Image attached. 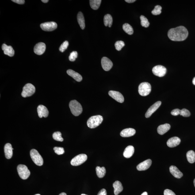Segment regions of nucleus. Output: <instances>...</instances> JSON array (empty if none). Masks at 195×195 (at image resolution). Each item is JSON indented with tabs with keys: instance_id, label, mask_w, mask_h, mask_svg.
I'll return each instance as SVG.
<instances>
[{
	"instance_id": "nucleus-1",
	"label": "nucleus",
	"mask_w": 195,
	"mask_h": 195,
	"mask_svg": "<svg viewBox=\"0 0 195 195\" xmlns=\"http://www.w3.org/2000/svg\"><path fill=\"white\" fill-rule=\"evenodd\" d=\"M168 36L170 40L174 41H182L186 40L188 32L185 27L180 26L172 28L168 31Z\"/></svg>"
},
{
	"instance_id": "nucleus-2",
	"label": "nucleus",
	"mask_w": 195,
	"mask_h": 195,
	"mask_svg": "<svg viewBox=\"0 0 195 195\" xmlns=\"http://www.w3.org/2000/svg\"><path fill=\"white\" fill-rule=\"evenodd\" d=\"M70 111L75 116H78L82 112V108L80 104L75 100H72L69 103Z\"/></svg>"
},
{
	"instance_id": "nucleus-3",
	"label": "nucleus",
	"mask_w": 195,
	"mask_h": 195,
	"mask_svg": "<svg viewBox=\"0 0 195 195\" xmlns=\"http://www.w3.org/2000/svg\"><path fill=\"white\" fill-rule=\"evenodd\" d=\"M103 121V117L100 115L92 116L88 120L87 124L89 128L93 129L98 127Z\"/></svg>"
},
{
	"instance_id": "nucleus-4",
	"label": "nucleus",
	"mask_w": 195,
	"mask_h": 195,
	"mask_svg": "<svg viewBox=\"0 0 195 195\" xmlns=\"http://www.w3.org/2000/svg\"><path fill=\"white\" fill-rule=\"evenodd\" d=\"M151 87L150 84L147 82L141 83L139 86V93L141 96H146L149 94L151 92Z\"/></svg>"
},
{
	"instance_id": "nucleus-5",
	"label": "nucleus",
	"mask_w": 195,
	"mask_h": 195,
	"mask_svg": "<svg viewBox=\"0 0 195 195\" xmlns=\"http://www.w3.org/2000/svg\"><path fill=\"white\" fill-rule=\"evenodd\" d=\"M30 155L32 161L35 164L38 166H41L43 164V158L37 150L34 149L31 150Z\"/></svg>"
},
{
	"instance_id": "nucleus-6",
	"label": "nucleus",
	"mask_w": 195,
	"mask_h": 195,
	"mask_svg": "<svg viewBox=\"0 0 195 195\" xmlns=\"http://www.w3.org/2000/svg\"><path fill=\"white\" fill-rule=\"evenodd\" d=\"M36 88L32 84L28 83L26 84L23 88L21 96L23 97L26 98L30 97L35 93Z\"/></svg>"
},
{
	"instance_id": "nucleus-7",
	"label": "nucleus",
	"mask_w": 195,
	"mask_h": 195,
	"mask_svg": "<svg viewBox=\"0 0 195 195\" xmlns=\"http://www.w3.org/2000/svg\"><path fill=\"white\" fill-rule=\"evenodd\" d=\"M19 176L23 180H26L30 175L31 172L25 165L19 164L17 167Z\"/></svg>"
},
{
	"instance_id": "nucleus-8",
	"label": "nucleus",
	"mask_w": 195,
	"mask_h": 195,
	"mask_svg": "<svg viewBox=\"0 0 195 195\" xmlns=\"http://www.w3.org/2000/svg\"><path fill=\"white\" fill-rule=\"evenodd\" d=\"M87 158V156L86 154H79L73 158L70 162V163L73 166H79L86 162Z\"/></svg>"
},
{
	"instance_id": "nucleus-9",
	"label": "nucleus",
	"mask_w": 195,
	"mask_h": 195,
	"mask_svg": "<svg viewBox=\"0 0 195 195\" xmlns=\"http://www.w3.org/2000/svg\"><path fill=\"white\" fill-rule=\"evenodd\" d=\"M57 24L55 22H48L43 23L40 25V27L43 31L51 32L55 30L57 28Z\"/></svg>"
},
{
	"instance_id": "nucleus-10",
	"label": "nucleus",
	"mask_w": 195,
	"mask_h": 195,
	"mask_svg": "<svg viewBox=\"0 0 195 195\" xmlns=\"http://www.w3.org/2000/svg\"><path fill=\"white\" fill-rule=\"evenodd\" d=\"M152 72L154 75L159 77H163L166 72V69L164 66L158 65L153 68Z\"/></svg>"
},
{
	"instance_id": "nucleus-11",
	"label": "nucleus",
	"mask_w": 195,
	"mask_h": 195,
	"mask_svg": "<svg viewBox=\"0 0 195 195\" xmlns=\"http://www.w3.org/2000/svg\"><path fill=\"white\" fill-rule=\"evenodd\" d=\"M101 65L103 69L105 71H108L112 68L113 63L108 58L103 57L101 60Z\"/></svg>"
},
{
	"instance_id": "nucleus-12",
	"label": "nucleus",
	"mask_w": 195,
	"mask_h": 195,
	"mask_svg": "<svg viewBox=\"0 0 195 195\" xmlns=\"http://www.w3.org/2000/svg\"><path fill=\"white\" fill-rule=\"evenodd\" d=\"M108 94L117 102L122 103L124 101V97L120 92L111 90L108 92Z\"/></svg>"
},
{
	"instance_id": "nucleus-13",
	"label": "nucleus",
	"mask_w": 195,
	"mask_h": 195,
	"mask_svg": "<svg viewBox=\"0 0 195 195\" xmlns=\"http://www.w3.org/2000/svg\"><path fill=\"white\" fill-rule=\"evenodd\" d=\"M46 46L45 43L40 42L37 43L35 46L34 51L35 54L38 55H41L45 52Z\"/></svg>"
},
{
	"instance_id": "nucleus-14",
	"label": "nucleus",
	"mask_w": 195,
	"mask_h": 195,
	"mask_svg": "<svg viewBox=\"0 0 195 195\" xmlns=\"http://www.w3.org/2000/svg\"><path fill=\"white\" fill-rule=\"evenodd\" d=\"M161 103H162V102L161 101H158L150 107L146 112L145 117L147 118L150 117L153 113H154L159 107L161 106Z\"/></svg>"
},
{
	"instance_id": "nucleus-15",
	"label": "nucleus",
	"mask_w": 195,
	"mask_h": 195,
	"mask_svg": "<svg viewBox=\"0 0 195 195\" xmlns=\"http://www.w3.org/2000/svg\"><path fill=\"white\" fill-rule=\"evenodd\" d=\"M152 164L151 159H148L141 162L137 166V169L139 171H143L147 170L150 167Z\"/></svg>"
},
{
	"instance_id": "nucleus-16",
	"label": "nucleus",
	"mask_w": 195,
	"mask_h": 195,
	"mask_svg": "<svg viewBox=\"0 0 195 195\" xmlns=\"http://www.w3.org/2000/svg\"><path fill=\"white\" fill-rule=\"evenodd\" d=\"M38 115L40 118L47 117L48 115V111L45 106L42 105H39L37 107Z\"/></svg>"
},
{
	"instance_id": "nucleus-17",
	"label": "nucleus",
	"mask_w": 195,
	"mask_h": 195,
	"mask_svg": "<svg viewBox=\"0 0 195 195\" xmlns=\"http://www.w3.org/2000/svg\"><path fill=\"white\" fill-rule=\"evenodd\" d=\"M11 145L9 143H6L4 147L5 158L7 159H10L13 155V150Z\"/></svg>"
},
{
	"instance_id": "nucleus-18",
	"label": "nucleus",
	"mask_w": 195,
	"mask_h": 195,
	"mask_svg": "<svg viewBox=\"0 0 195 195\" xmlns=\"http://www.w3.org/2000/svg\"><path fill=\"white\" fill-rule=\"evenodd\" d=\"M181 139L177 137H172L167 141L166 144L170 147H176L180 144Z\"/></svg>"
},
{
	"instance_id": "nucleus-19",
	"label": "nucleus",
	"mask_w": 195,
	"mask_h": 195,
	"mask_svg": "<svg viewBox=\"0 0 195 195\" xmlns=\"http://www.w3.org/2000/svg\"><path fill=\"white\" fill-rule=\"evenodd\" d=\"M136 132L135 130L133 128H128L123 129L120 132V135L123 137H128L133 136Z\"/></svg>"
},
{
	"instance_id": "nucleus-20",
	"label": "nucleus",
	"mask_w": 195,
	"mask_h": 195,
	"mask_svg": "<svg viewBox=\"0 0 195 195\" xmlns=\"http://www.w3.org/2000/svg\"><path fill=\"white\" fill-rule=\"evenodd\" d=\"M2 49L5 55L10 57L14 56L15 51L11 46H9L6 44H3L2 46Z\"/></svg>"
},
{
	"instance_id": "nucleus-21",
	"label": "nucleus",
	"mask_w": 195,
	"mask_h": 195,
	"mask_svg": "<svg viewBox=\"0 0 195 195\" xmlns=\"http://www.w3.org/2000/svg\"><path fill=\"white\" fill-rule=\"evenodd\" d=\"M170 173L176 178H180L183 176V173L178 170L176 166H171L170 167Z\"/></svg>"
},
{
	"instance_id": "nucleus-22",
	"label": "nucleus",
	"mask_w": 195,
	"mask_h": 195,
	"mask_svg": "<svg viewBox=\"0 0 195 195\" xmlns=\"http://www.w3.org/2000/svg\"><path fill=\"white\" fill-rule=\"evenodd\" d=\"M170 125L168 124L161 125L157 128V132L160 135H163L170 129Z\"/></svg>"
},
{
	"instance_id": "nucleus-23",
	"label": "nucleus",
	"mask_w": 195,
	"mask_h": 195,
	"mask_svg": "<svg viewBox=\"0 0 195 195\" xmlns=\"http://www.w3.org/2000/svg\"><path fill=\"white\" fill-rule=\"evenodd\" d=\"M67 72L68 75L72 77L76 81H78V82H80L82 80V76L74 70H67Z\"/></svg>"
},
{
	"instance_id": "nucleus-24",
	"label": "nucleus",
	"mask_w": 195,
	"mask_h": 195,
	"mask_svg": "<svg viewBox=\"0 0 195 195\" xmlns=\"http://www.w3.org/2000/svg\"><path fill=\"white\" fill-rule=\"evenodd\" d=\"M113 186L114 188V193L115 195H118L122 191L123 187L121 182L118 181H116L113 183Z\"/></svg>"
},
{
	"instance_id": "nucleus-25",
	"label": "nucleus",
	"mask_w": 195,
	"mask_h": 195,
	"mask_svg": "<svg viewBox=\"0 0 195 195\" xmlns=\"http://www.w3.org/2000/svg\"><path fill=\"white\" fill-rule=\"evenodd\" d=\"M135 152V149L133 146H129L124 150L123 155L127 158H129L132 156Z\"/></svg>"
},
{
	"instance_id": "nucleus-26",
	"label": "nucleus",
	"mask_w": 195,
	"mask_h": 195,
	"mask_svg": "<svg viewBox=\"0 0 195 195\" xmlns=\"http://www.w3.org/2000/svg\"><path fill=\"white\" fill-rule=\"evenodd\" d=\"M77 19L78 24L80 27L81 29L83 30L85 27V20L83 13L82 12H80L77 16Z\"/></svg>"
},
{
	"instance_id": "nucleus-27",
	"label": "nucleus",
	"mask_w": 195,
	"mask_h": 195,
	"mask_svg": "<svg viewBox=\"0 0 195 195\" xmlns=\"http://www.w3.org/2000/svg\"><path fill=\"white\" fill-rule=\"evenodd\" d=\"M96 173L98 177L99 178H102L105 176L106 173V170L105 167H101L97 166L96 168Z\"/></svg>"
},
{
	"instance_id": "nucleus-28",
	"label": "nucleus",
	"mask_w": 195,
	"mask_h": 195,
	"mask_svg": "<svg viewBox=\"0 0 195 195\" xmlns=\"http://www.w3.org/2000/svg\"><path fill=\"white\" fill-rule=\"evenodd\" d=\"M112 22H113V19H112V16L110 14H106L104 16V23L105 27L108 26L109 27H111Z\"/></svg>"
},
{
	"instance_id": "nucleus-29",
	"label": "nucleus",
	"mask_w": 195,
	"mask_h": 195,
	"mask_svg": "<svg viewBox=\"0 0 195 195\" xmlns=\"http://www.w3.org/2000/svg\"><path fill=\"white\" fill-rule=\"evenodd\" d=\"M187 160L190 163H193L195 162V153L193 150H190L186 153Z\"/></svg>"
},
{
	"instance_id": "nucleus-30",
	"label": "nucleus",
	"mask_w": 195,
	"mask_h": 195,
	"mask_svg": "<svg viewBox=\"0 0 195 195\" xmlns=\"http://www.w3.org/2000/svg\"><path fill=\"white\" fill-rule=\"evenodd\" d=\"M90 5L91 7L94 10H97L101 5V0H90Z\"/></svg>"
},
{
	"instance_id": "nucleus-31",
	"label": "nucleus",
	"mask_w": 195,
	"mask_h": 195,
	"mask_svg": "<svg viewBox=\"0 0 195 195\" xmlns=\"http://www.w3.org/2000/svg\"><path fill=\"white\" fill-rule=\"evenodd\" d=\"M123 29L125 32L129 35H132L133 33V29L132 26L129 24L125 23L123 26Z\"/></svg>"
},
{
	"instance_id": "nucleus-32",
	"label": "nucleus",
	"mask_w": 195,
	"mask_h": 195,
	"mask_svg": "<svg viewBox=\"0 0 195 195\" xmlns=\"http://www.w3.org/2000/svg\"><path fill=\"white\" fill-rule=\"evenodd\" d=\"M140 18L141 21V25L142 26L145 27V28L148 27L150 25V23L149 22L148 19L143 15L141 16Z\"/></svg>"
},
{
	"instance_id": "nucleus-33",
	"label": "nucleus",
	"mask_w": 195,
	"mask_h": 195,
	"mask_svg": "<svg viewBox=\"0 0 195 195\" xmlns=\"http://www.w3.org/2000/svg\"><path fill=\"white\" fill-rule=\"evenodd\" d=\"M52 137L54 140L58 141H63L64 139L62 137L61 133L60 132H54L52 135Z\"/></svg>"
},
{
	"instance_id": "nucleus-34",
	"label": "nucleus",
	"mask_w": 195,
	"mask_h": 195,
	"mask_svg": "<svg viewBox=\"0 0 195 195\" xmlns=\"http://www.w3.org/2000/svg\"><path fill=\"white\" fill-rule=\"evenodd\" d=\"M162 9V7L160 5H157L155 6L153 10L152 11L151 13L154 15H160L162 13V11H161Z\"/></svg>"
},
{
	"instance_id": "nucleus-35",
	"label": "nucleus",
	"mask_w": 195,
	"mask_h": 195,
	"mask_svg": "<svg viewBox=\"0 0 195 195\" xmlns=\"http://www.w3.org/2000/svg\"><path fill=\"white\" fill-rule=\"evenodd\" d=\"M116 49L117 51H120L125 46L124 42L121 40H119L116 42L115 44Z\"/></svg>"
},
{
	"instance_id": "nucleus-36",
	"label": "nucleus",
	"mask_w": 195,
	"mask_h": 195,
	"mask_svg": "<svg viewBox=\"0 0 195 195\" xmlns=\"http://www.w3.org/2000/svg\"><path fill=\"white\" fill-rule=\"evenodd\" d=\"M69 46V42L68 41H65L62 43L59 48V51L61 52H64L66 50Z\"/></svg>"
},
{
	"instance_id": "nucleus-37",
	"label": "nucleus",
	"mask_w": 195,
	"mask_h": 195,
	"mask_svg": "<svg viewBox=\"0 0 195 195\" xmlns=\"http://www.w3.org/2000/svg\"><path fill=\"white\" fill-rule=\"evenodd\" d=\"M78 53L76 51H74L70 54L69 57V60L71 62H74L78 57Z\"/></svg>"
},
{
	"instance_id": "nucleus-38",
	"label": "nucleus",
	"mask_w": 195,
	"mask_h": 195,
	"mask_svg": "<svg viewBox=\"0 0 195 195\" xmlns=\"http://www.w3.org/2000/svg\"><path fill=\"white\" fill-rule=\"evenodd\" d=\"M54 150L55 153L58 155H62L64 153V150L63 147H54Z\"/></svg>"
},
{
	"instance_id": "nucleus-39",
	"label": "nucleus",
	"mask_w": 195,
	"mask_h": 195,
	"mask_svg": "<svg viewBox=\"0 0 195 195\" xmlns=\"http://www.w3.org/2000/svg\"><path fill=\"white\" fill-rule=\"evenodd\" d=\"M180 115L184 117H188L190 115V113L188 109L184 108L180 110Z\"/></svg>"
},
{
	"instance_id": "nucleus-40",
	"label": "nucleus",
	"mask_w": 195,
	"mask_h": 195,
	"mask_svg": "<svg viewBox=\"0 0 195 195\" xmlns=\"http://www.w3.org/2000/svg\"><path fill=\"white\" fill-rule=\"evenodd\" d=\"M180 109H178V108L173 109L171 112V115L173 116H175L178 115L180 114Z\"/></svg>"
},
{
	"instance_id": "nucleus-41",
	"label": "nucleus",
	"mask_w": 195,
	"mask_h": 195,
	"mask_svg": "<svg viewBox=\"0 0 195 195\" xmlns=\"http://www.w3.org/2000/svg\"><path fill=\"white\" fill-rule=\"evenodd\" d=\"M164 195H176L172 191L168 189L165 190L164 192Z\"/></svg>"
},
{
	"instance_id": "nucleus-42",
	"label": "nucleus",
	"mask_w": 195,
	"mask_h": 195,
	"mask_svg": "<svg viewBox=\"0 0 195 195\" xmlns=\"http://www.w3.org/2000/svg\"><path fill=\"white\" fill-rule=\"evenodd\" d=\"M12 1L20 5H23L25 2V1L24 0H12Z\"/></svg>"
},
{
	"instance_id": "nucleus-43",
	"label": "nucleus",
	"mask_w": 195,
	"mask_h": 195,
	"mask_svg": "<svg viewBox=\"0 0 195 195\" xmlns=\"http://www.w3.org/2000/svg\"><path fill=\"white\" fill-rule=\"evenodd\" d=\"M97 195H107L106 190L105 189L101 190Z\"/></svg>"
},
{
	"instance_id": "nucleus-44",
	"label": "nucleus",
	"mask_w": 195,
	"mask_h": 195,
	"mask_svg": "<svg viewBox=\"0 0 195 195\" xmlns=\"http://www.w3.org/2000/svg\"><path fill=\"white\" fill-rule=\"evenodd\" d=\"M135 1H136L135 0H125V1L126 2L128 3H132L135 2Z\"/></svg>"
},
{
	"instance_id": "nucleus-45",
	"label": "nucleus",
	"mask_w": 195,
	"mask_h": 195,
	"mask_svg": "<svg viewBox=\"0 0 195 195\" xmlns=\"http://www.w3.org/2000/svg\"><path fill=\"white\" fill-rule=\"evenodd\" d=\"M41 1L42 2L44 3H47L49 1L48 0H42Z\"/></svg>"
},
{
	"instance_id": "nucleus-46",
	"label": "nucleus",
	"mask_w": 195,
	"mask_h": 195,
	"mask_svg": "<svg viewBox=\"0 0 195 195\" xmlns=\"http://www.w3.org/2000/svg\"><path fill=\"white\" fill-rule=\"evenodd\" d=\"M192 82H193V84L195 85V77L193 78Z\"/></svg>"
},
{
	"instance_id": "nucleus-47",
	"label": "nucleus",
	"mask_w": 195,
	"mask_h": 195,
	"mask_svg": "<svg viewBox=\"0 0 195 195\" xmlns=\"http://www.w3.org/2000/svg\"><path fill=\"white\" fill-rule=\"evenodd\" d=\"M141 195H148V194H147V192H143V193H142V194Z\"/></svg>"
},
{
	"instance_id": "nucleus-48",
	"label": "nucleus",
	"mask_w": 195,
	"mask_h": 195,
	"mask_svg": "<svg viewBox=\"0 0 195 195\" xmlns=\"http://www.w3.org/2000/svg\"><path fill=\"white\" fill-rule=\"evenodd\" d=\"M59 195H67V194L65 193H60Z\"/></svg>"
},
{
	"instance_id": "nucleus-49",
	"label": "nucleus",
	"mask_w": 195,
	"mask_h": 195,
	"mask_svg": "<svg viewBox=\"0 0 195 195\" xmlns=\"http://www.w3.org/2000/svg\"><path fill=\"white\" fill-rule=\"evenodd\" d=\"M194 182V186L195 187V178L194 179V182Z\"/></svg>"
},
{
	"instance_id": "nucleus-50",
	"label": "nucleus",
	"mask_w": 195,
	"mask_h": 195,
	"mask_svg": "<svg viewBox=\"0 0 195 195\" xmlns=\"http://www.w3.org/2000/svg\"><path fill=\"white\" fill-rule=\"evenodd\" d=\"M81 195H86V194H81Z\"/></svg>"
},
{
	"instance_id": "nucleus-51",
	"label": "nucleus",
	"mask_w": 195,
	"mask_h": 195,
	"mask_svg": "<svg viewBox=\"0 0 195 195\" xmlns=\"http://www.w3.org/2000/svg\"><path fill=\"white\" fill-rule=\"evenodd\" d=\"M34 195H40V194H35Z\"/></svg>"
}]
</instances>
